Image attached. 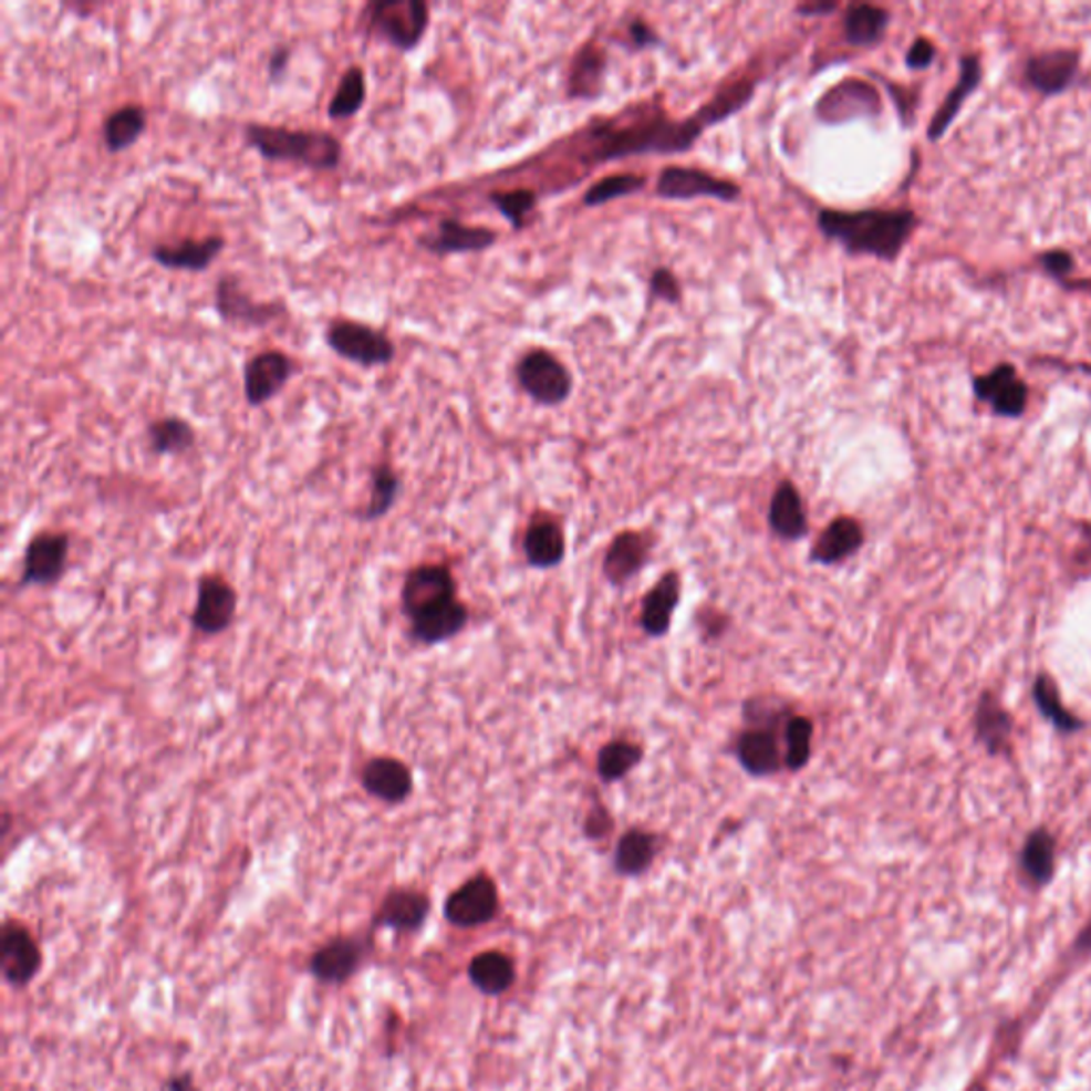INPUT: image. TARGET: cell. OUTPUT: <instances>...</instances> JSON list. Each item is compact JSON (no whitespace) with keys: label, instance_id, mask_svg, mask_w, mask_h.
Masks as SVG:
<instances>
[{"label":"cell","instance_id":"51","mask_svg":"<svg viewBox=\"0 0 1091 1091\" xmlns=\"http://www.w3.org/2000/svg\"><path fill=\"white\" fill-rule=\"evenodd\" d=\"M838 9L835 2H808V4H800L798 7V13L802 15H817V13H832Z\"/></svg>","mask_w":1091,"mask_h":1091},{"label":"cell","instance_id":"18","mask_svg":"<svg viewBox=\"0 0 1091 1091\" xmlns=\"http://www.w3.org/2000/svg\"><path fill=\"white\" fill-rule=\"evenodd\" d=\"M495 241H497L495 230L485 229V227H467L455 218L441 220L435 232L418 237V246L429 250L432 254H437V257L482 252V250H489Z\"/></svg>","mask_w":1091,"mask_h":1091},{"label":"cell","instance_id":"20","mask_svg":"<svg viewBox=\"0 0 1091 1091\" xmlns=\"http://www.w3.org/2000/svg\"><path fill=\"white\" fill-rule=\"evenodd\" d=\"M429 911H432V902L423 891L405 890V887L388 891L380 904V911L375 913L374 925L403 934L416 932L425 925Z\"/></svg>","mask_w":1091,"mask_h":1091},{"label":"cell","instance_id":"12","mask_svg":"<svg viewBox=\"0 0 1091 1091\" xmlns=\"http://www.w3.org/2000/svg\"><path fill=\"white\" fill-rule=\"evenodd\" d=\"M499 906L497 887L487 874H478L453 891L446 900L444 915L457 927H476L489 923Z\"/></svg>","mask_w":1091,"mask_h":1091},{"label":"cell","instance_id":"37","mask_svg":"<svg viewBox=\"0 0 1091 1091\" xmlns=\"http://www.w3.org/2000/svg\"><path fill=\"white\" fill-rule=\"evenodd\" d=\"M1021 865H1024L1026 874L1038 885L1047 883L1053 876L1056 840L1051 838V833L1038 830L1028 838L1024 853H1021Z\"/></svg>","mask_w":1091,"mask_h":1091},{"label":"cell","instance_id":"38","mask_svg":"<svg viewBox=\"0 0 1091 1091\" xmlns=\"http://www.w3.org/2000/svg\"><path fill=\"white\" fill-rule=\"evenodd\" d=\"M603 69H605V58L602 50L584 48L575 58L570 73V94L575 98H586L598 94L602 87Z\"/></svg>","mask_w":1091,"mask_h":1091},{"label":"cell","instance_id":"25","mask_svg":"<svg viewBox=\"0 0 1091 1091\" xmlns=\"http://www.w3.org/2000/svg\"><path fill=\"white\" fill-rule=\"evenodd\" d=\"M738 759L748 775L770 776L780 768V748L768 729H750L736 745Z\"/></svg>","mask_w":1091,"mask_h":1091},{"label":"cell","instance_id":"50","mask_svg":"<svg viewBox=\"0 0 1091 1091\" xmlns=\"http://www.w3.org/2000/svg\"><path fill=\"white\" fill-rule=\"evenodd\" d=\"M165 1091H201L190 1074H177L165 1083Z\"/></svg>","mask_w":1091,"mask_h":1091},{"label":"cell","instance_id":"46","mask_svg":"<svg viewBox=\"0 0 1091 1091\" xmlns=\"http://www.w3.org/2000/svg\"><path fill=\"white\" fill-rule=\"evenodd\" d=\"M934 58H936V48H934V43L921 37V39H917V41L911 45V50H908V54H906V64H908L911 69H925V66H929V64L934 62Z\"/></svg>","mask_w":1091,"mask_h":1091},{"label":"cell","instance_id":"2","mask_svg":"<svg viewBox=\"0 0 1091 1091\" xmlns=\"http://www.w3.org/2000/svg\"><path fill=\"white\" fill-rule=\"evenodd\" d=\"M817 225L825 237L842 243L851 254L895 260L917 227V216L908 209H823Z\"/></svg>","mask_w":1091,"mask_h":1091},{"label":"cell","instance_id":"41","mask_svg":"<svg viewBox=\"0 0 1091 1091\" xmlns=\"http://www.w3.org/2000/svg\"><path fill=\"white\" fill-rule=\"evenodd\" d=\"M646 186V177L635 175V173H619V175H607L593 184L589 193L584 195V205L598 207L603 202L614 201L619 197H627Z\"/></svg>","mask_w":1091,"mask_h":1091},{"label":"cell","instance_id":"48","mask_svg":"<svg viewBox=\"0 0 1091 1091\" xmlns=\"http://www.w3.org/2000/svg\"><path fill=\"white\" fill-rule=\"evenodd\" d=\"M1040 260H1042V267H1045L1051 276H1056V278H1063V276H1068V273L1072 271V267H1074V260H1072V257H1070L1068 252H1058V250H1056V252H1047V254H1042V259Z\"/></svg>","mask_w":1091,"mask_h":1091},{"label":"cell","instance_id":"47","mask_svg":"<svg viewBox=\"0 0 1091 1091\" xmlns=\"http://www.w3.org/2000/svg\"><path fill=\"white\" fill-rule=\"evenodd\" d=\"M290 54H292V52H290V48H287V45H278V48L271 52L269 62H267V71H269V80H271L273 84H278V82H282V80H284V75H287L288 71V62H290Z\"/></svg>","mask_w":1091,"mask_h":1091},{"label":"cell","instance_id":"29","mask_svg":"<svg viewBox=\"0 0 1091 1091\" xmlns=\"http://www.w3.org/2000/svg\"><path fill=\"white\" fill-rule=\"evenodd\" d=\"M147 128V114L142 105H124L105 117L103 144L112 152H124L137 144Z\"/></svg>","mask_w":1091,"mask_h":1091},{"label":"cell","instance_id":"24","mask_svg":"<svg viewBox=\"0 0 1091 1091\" xmlns=\"http://www.w3.org/2000/svg\"><path fill=\"white\" fill-rule=\"evenodd\" d=\"M980 75H983V71H980V60H978V56L970 54V56L962 60L959 80H957L955 87L948 92L945 105L936 112L932 124H929L927 135H929L932 142H936V139L943 137V133L950 126V122L955 120V115L959 114L964 101L977 90L978 84H980Z\"/></svg>","mask_w":1091,"mask_h":1091},{"label":"cell","instance_id":"44","mask_svg":"<svg viewBox=\"0 0 1091 1091\" xmlns=\"http://www.w3.org/2000/svg\"><path fill=\"white\" fill-rule=\"evenodd\" d=\"M490 202L506 216L515 229H520L527 220V216L536 209V195L531 190H510V193H495L490 195Z\"/></svg>","mask_w":1091,"mask_h":1091},{"label":"cell","instance_id":"17","mask_svg":"<svg viewBox=\"0 0 1091 1091\" xmlns=\"http://www.w3.org/2000/svg\"><path fill=\"white\" fill-rule=\"evenodd\" d=\"M363 789L380 802L402 804L414 791V776L395 757H374L361 772Z\"/></svg>","mask_w":1091,"mask_h":1091},{"label":"cell","instance_id":"3","mask_svg":"<svg viewBox=\"0 0 1091 1091\" xmlns=\"http://www.w3.org/2000/svg\"><path fill=\"white\" fill-rule=\"evenodd\" d=\"M243 137L264 160L294 163L314 172H331L342 163L344 147L333 133L271 124H246Z\"/></svg>","mask_w":1091,"mask_h":1091},{"label":"cell","instance_id":"21","mask_svg":"<svg viewBox=\"0 0 1091 1091\" xmlns=\"http://www.w3.org/2000/svg\"><path fill=\"white\" fill-rule=\"evenodd\" d=\"M409 621H412V637L432 646L463 632L469 621V612L459 600H450L435 605Z\"/></svg>","mask_w":1091,"mask_h":1091},{"label":"cell","instance_id":"36","mask_svg":"<svg viewBox=\"0 0 1091 1091\" xmlns=\"http://www.w3.org/2000/svg\"><path fill=\"white\" fill-rule=\"evenodd\" d=\"M402 492V478L391 467L388 463H380L372 469V490H370V503L363 512L365 520L382 518L397 501Z\"/></svg>","mask_w":1091,"mask_h":1091},{"label":"cell","instance_id":"11","mask_svg":"<svg viewBox=\"0 0 1091 1091\" xmlns=\"http://www.w3.org/2000/svg\"><path fill=\"white\" fill-rule=\"evenodd\" d=\"M657 195L661 199H676V201H689L697 197L736 201L740 197V188L734 181L720 179L713 173L685 169V167H667L659 175Z\"/></svg>","mask_w":1091,"mask_h":1091},{"label":"cell","instance_id":"7","mask_svg":"<svg viewBox=\"0 0 1091 1091\" xmlns=\"http://www.w3.org/2000/svg\"><path fill=\"white\" fill-rule=\"evenodd\" d=\"M214 305L218 316L222 318L227 324H239V326H254L262 329L276 322L278 318L288 314L287 303L282 301H254L243 287L237 276H222L216 284V297Z\"/></svg>","mask_w":1091,"mask_h":1091},{"label":"cell","instance_id":"16","mask_svg":"<svg viewBox=\"0 0 1091 1091\" xmlns=\"http://www.w3.org/2000/svg\"><path fill=\"white\" fill-rule=\"evenodd\" d=\"M975 393L980 402H987L998 416L1017 418L1028 403V384L1019 380L1012 365H998L994 372L975 380Z\"/></svg>","mask_w":1091,"mask_h":1091},{"label":"cell","instance_id":"4","mask_svg":"<svg viewBox=\"0 0 1091 1091\" xmlns=\"http://www.w3.org/2000/svg\"><path fill=\"white\" fill-rule=\"evenodd\" d=\"M365 30L399 52H414L425 39L432 11L423 0H375L363 9Z\"/></svg>","mask_w":1091,"mask_h":1091},{"label":"cell","instance_id":"15","mask_svg":"<svg viewBox=\"0 0 1091 1091\" xmlns=\"http://www.w3.org/2000/svg\"><path fill=\"white\" fill-rule=\"evenodd\" d=\"M367 955V945L356 936H337L322 945L310 959V973L326 985H342L354 977Z\"/></svg>","mask_w":1091,"mask_h":1091},{"label":"cell","instance_id":"10","mask_svg":"<svg viewBox=\"0 0 1091 1091\" xmlns=\"http://www.w3.org/2000/svg\"><path fill=\"white\" fill-rule=\"evenodd\" d=\"M294 374V361L282 350H264L254 354L243 367V393L246 402L252 407H260L288 384Z\"/></svg>","mask_w":1091,"mask_h":1091},{"label":"cell","instance_id":"45","mask_svg":"<svg viewBox=\"0 0 1091 1091\" xmlns=\"http://www.w3.org/2000/svg\"><path fill=\"white\" fill-rule=\"evenodd\" d=\"M651 290L657 299H663V301H669V303H676L680 299V284L676 280V276L667 269H657L651 278Z\"/></svg>","mask_w":1091,"mask_h":1091},{"label":"cell","instance_id":"40","mask_svg":"<svg viewBox=\"0 0 1091 1091\" xmlns=\"http://www.w3.org/2000/svg\"><path fill=\"white\" fill-rule=\"evenodd\" d=\"M640 759H642V748L637 745L625 742V740H614L600 750L598 772L605 782H614V780H621L623 776L630 775L633 768L640 763Z\"/></svg>","mask_w":1091,"mask_h":1091},{"label":"cell","instance_id":"43","mask_svg":"<svg viewBox=\"0 0 1091 1091\" xmlns=\"http://www.w3.org/2000/svg\"><path fill=\"white\" fill-rule=\"evenodd\" d=\"M785 761L791 770H802L812 750V723L804 717H793L785 731Z\"/></svg>","mask_w":1091,"mask_h":1091},{"label":"cell","instance_id":"14","mask_svg":"<svg viewBox=\"0 0 1091 1091\" xmlns=\"http://www.w3.org/2000/svg\"><path fill=\"white\" fill-rule=\"evenodd\" d=\"M237 612V593L220 575H205L199 582L193 625L207 635L229 630Z\"/></svg>","mask_w":1091,"mask_h":1091},{"label":"cell","instance_id":"30","mask_svg":"<svg viewBox=\"0 0 1091 1091\" xmlns=\"http://www.w3.org/2000/svg\"><path fill=\"white\" fill-rule=\"evenodd\" d=\"M524 554L536 568H552L565 554L563 531L552 520H533L524 536Z\"/></svg>","mask_w":1091,"mask_h":1091},{"label":"cell","instance_id":"13","mask_svg":"<svg viewBox=\"0 0 1091 1091\" xmlns=\"http://www.w3.org/2000/svg\"><path fill=\"white\" fill-rule=\"evenodd\" d=\"M66 557H69V538L64 533H52V531L37 533L24 552L22 584H34V586L54 584L66 570Z\"/></svg>","mask_w":1091,"mask_h":1091},{"label":"cell","instance_id":"8","mask_svg":"<svg viewBox=\"0 0 1091 1091\" xmlns=\"http://www.w3.org/2000/svg\"><path fill=\"white\" fill-rule=\"evenodd\" d=\"M43 953L29 929L18 921H7L0 934V970L13 987H24L39 975Z\"/></svg>","mask_w":1091,"mask_h":1091},{"label":"cell","instance_id":"34","mask_svg":"<svg viewBox=\"0 0 1091 1091\" xmlns=\"http://www.w3.org/2000/svg\"><path fill=\"white\" fill-rule=\"evenodd\" d=\"M365 101H367L365 71H363V66L352 64L342 75L337 90L329 103L326 115L331 120H347L363 110Z\"/></svg>","mask_w":1091,"mask_h":1091},{"label":"cell","instance_id":"42","mask_svg":"<svg viewBox=\"0 0 1091 1091\" xmlns=\"http://www.w3.org/2000/svg\"><path fill=\"white\" fill-rule=\"evenodd\" d=\"M1035 699L1036 704H1038V710L1045 717L1049 718L1058 729L1072 731V729L1079 727V720L1063 708L1058 687L1053 685V680L1049 676H1038L1036 678Z\"/></svg>","mask_w":1091,"mask_h":1091},{"label":"cell","instance_id":"19","mask_svg":"<svg viewBox=\"0 0 1091 1091\" xmlns=\"http://www.w3.org/2000/svg\"><path fill=\"white\" fill-rule=\"evenodd\" d=\"M227 241L220 235H209L205 239H184L179 243H158L152 248V260L173 271H195L201 273L220 257Z\"/></svg>","mask_w":1091,"mask_h":1091},{"label":"cell","instance_id":"6","mask_svg":"<svg viewBox=\"0 0 1091 1091\" xmlns=\"http://www.w3.org/2000/svg\"><path fill=\"white\" fill-rule=\"evenodd\" d=\"M517 377L522 391L542 405H559L572 393V375L546 350L524 354L517 365Z\"/></svg>","mask_w":1091,"mask_h":1091},{"label":"cell","instance_id":"27","mask_svg":"<svg viewBox=\"0 0 1091 1091\" xmlns=\"http://www.w3.org/2000/svg\"><path fill=\"white\" fill-rule=\"evenodd\" d=\"M770 524L776 533L785 540H800L804 538L806 510L802 497L791 482H782L776 489L772 503H770Z\"/></svg>","mask_w":1091,"mask_h":1091},{"label":"cell","instance_id":"5","mask_svg":"<svg viewBox=\"0 0 1091 1091\" xmlns=\"http://www.w3.org/2000/svg\"><path fill=\"white\" fill-rule=\"evenodd\" d=\"M324 342L340 359L361 367H386L397 354V347L384 331L350 318L333 320L326 326Z\"/></svg>","mask_w":1091,"mask_h":1091},{"label":"cell","instance_id":"33","mask_svg":"<svg viewBox=\"0 0 1091 1091\" xmlns=\"http://www.w3.org/2000/svg\"><path fill=\"white\" fill-rule=\"evenodd\" d=\"M890 24V13L874 4H853L844 15V37L851 45L876 43Z\"/></svg>","mask_w":1091,"mask_h":1091},{"label":"cell","instance_id":"22","mask_svg":"<svg viewBox=\"0 0 1091 1091\" xmlns=\"http://www.w3.org/2000/svg\"><path fill=\"white\" fill-rule=\"evenodd\" d=\"M1077 66L1079 54L1072 50L1038 54L1028 62V80L1042 94H1060L1072 84Z\"/></svg>","mask_w":1091,"mask_h":1091},{"label":"cell","instance_id":"39","mask_svg":"<svg viewBox=\"0 0 1091 1091\" xmlns=\"http://www.w3.org/2000/svg\"><path fill=\"white\" fill-rule=\"evenodd\" d=\"M655 858V838L651 833H625L616 846V870L623 874H640L644 872Z\"/></svg>","mask_w":1091,"mask_h":1091},{"label":"cell","instance_id":"32","mask_svg":"<svg viewBox=\"0 0 1091 1091\" xmlns=\"http://www.w3.org/2000/svg\"><path fill=\"white\" fill-rule=\"evenodd\" d=\"M147 441H149L152 453H156V455H184L195 446L197 433L188 420L177 418V416H167V418L149 423Z\"/></svg>","mask_w":1091,"mask_h":1091},{"label":"cell","instance_id":"52","mask_svg":"<svg viewBox=\"0 0 1091 1091\" xmlns=\"http://www.w3.org/2000/svg\"><path fill=\"white\" fill-rule=\"evenodd\" d=\"M1079 948H1091V923L1088 925V929L1081 934V938H1079Z\"/></svg>","mask_w":1091,"mask_h":1091},{"label":"cell","instance_id":"49","mask_svg":"<svg viewBox=\"0 0 1091 1091\" xmlns=\"http://www.w3.org/2000/svg\"><path fill=\"white\" fill-rule=\"evenodd\" d=\"M630 34H632L635 48H640V50H644V48H648V45L659 43L657 34H655L653 30L648 29V27H646V22H642V20H635V22H633L632 27H630Z\"/></svg>","mask_w":1091,"mask_h":1091},{"label":"cell","instance_id":"26","mask_svg":"<svg viewBox=\"0 0 1091 1091\" xmlns=\"http://www.w3.org/2000/svg\"><path fill=\"white\" fill-rule=\"evenodd\" d=\"M863 544V531L853 518H835L821 533L812 548V559L819 563H838L851 557Z\"/></svg>","mask_w":1091,"mask_h":1091},{"label":"cell","instance_id":"35","mask_svg":"<svg viewBox=\"0 0 1091 1091\" xmlns=\"http://www.w3.org/2000/svg\"><path fill=\"white\" fill-rule=\"evenodd\" d=\"M1010 729H1012L1010 715L991 693H985L977 710V731L980 740L991 752H1000L1008 745Z\"/></svg>","mask_w":1091,"mask_h":1091},{"label":"cell","instance_id":"31","mask_svg":"<svg viewBox=\"0 0 1091 1091\" xmlns=\"http://www.w3.org/2000/svg\"><path fill=\"white\" fill-rule=\"evenodd\" d=\"M469 978L480 991H485L489 996H497V994H503L512 985L515 964L510 962V957H506L499 950H487V953H480L471 959Z\"/></svg>","mask_w":1091,"mask_h":1091},{"label":"cell","instance_id":"9","mask_svg":"<svg viewBox=\"0 0 1091 1091\" xmlns=\"http://www.w3.org/2000/svg\"><path fill=\"white\" fill-rule=\"evenodd\" d=\"M450 600H457V582L448 568L420 565L405 575L402 605L409 619Z\"/></svg>","mask_w":1091,"mask_h":1091},{"label":"cell","instance_id":"23","mask_svg":"<svg viewBox=\"0 0 1091 1091\" xmlns=\"http://www.w3.org/2000/svg\"><path fill=\"white\" fill-rule=\"evenodd\" d=\"M648 557V540L642 533H621L605 554L603 570L614 584L627 582L632 575L640 572Z\"/></svg>","mask_w":1091,"mask_h":1091},{"label":"cell","instance_id":"28","mask_svg":"<svg viewBox=\"0 0 1091 1091\" xmlns=\"http://www.w3.org/2000/svg\"><path fill=\"white\" fill-rule=\"evenodd\" d=\"M680 598V580L678 575L667 574L661 578L646 595L642 607V627L651 635H663L669 630L672 612Z\"/></svg>","mask_w":1091,"mask_h":1091},{"label":"cell","instance_id":"1","mask_svg":"<svg viewBox=\"0 0 1091 1091\" xmlns=\"http://www.w3.org/2000/svg\"><path fill=\"white\" fill-rule=\"evenodd\" d=\"M755 86L750 82H740L727 90H720L717 96L702 107L697 114L685 122H672L667 117H642L625 126L610 122L595 128L591 139L595 149L591 152L593 160H614L633 154H674L685 152L697 142L704 128L717 124L720 120L736 114L750 101Z\"/></svg>","mask_w":1091,"mask_h":1091}]
</instances>
